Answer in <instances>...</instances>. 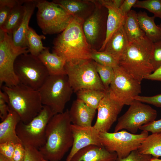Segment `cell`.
<instances>
[{
	"label": "cell",
	"instance_id": "obj_1",
	"mask_svg": "<svg viewBox=\"0 0 161 161\" xmlns=\"http://www.w3.org/2000/svg\"><path fill=\"white\" fill-rule=\"evenodd\" d=\"M69 110L55 114L48 122L46 143L38 150L48 161H60L72 147L73 138Z\"/></svg>",
	"mask_w": 161,
	"mask_h": 161
},
{
	"label": "cell",
	"instance_id": "obj_2",
	"mask_svg": "<svg viewBox=\"0 0 161 161\" xmlns=\"http://www.w3.org/2000/svg\"><path fill=\"white\" fill-rule=\"evenodd\" d=\"M84 21L83 19L73 16L68 26L54 42L53 52L62 57L66 62L91 59L92 48L83 31Z\"/></svg>",
	"mask_w": 161,
	"mask_h": 161
},
{
	"label": "cell",
	"instance_id": "obj_3",
	"mask_svg": "<svg viewBox=\"0 0 161 161\" xmlns=\"http://www.w3.org/2000/svg\"><path fill=\"white\" fill-rule=\"evenodd\" d=\"M154 43L146 36L129 42L119 59L118 65L140 82L154 71L151 62Z\"/></svg>",
	"mask_w": 161,
	"mask_h": 161
},
{
	"label": "cell",
	"instance_id": "obj_4",
	"mask_svg": "<svg viewBox=\"0 0 161 161\" xmlns=\"http://www.w3.org/2000/svg\"><path fill=\"white\" fill-rule=\"evenodd\" d=\"M1 88L8 96L10 109L16 112L24 123H29L43 108L38 90L20 83L11 86L3 85Z\"/></svg>",
	"mask_w": 161,
	"mask_h": 161
},
{
	"label": "cell",
	"instance_id": "obj_5",
	"mask_svg": "<svg viewBox=\"0 0 161 161\" xmlns=\"http://www.w3.org/2000/svg\"><path fill=\"white\" fill-rule=\"evenodd\" d=\"M38 91L43 105L55 114L64 112L73 92L66 75H49Z\"/></svg>",
	"mask_w": 161,
	"mask_h": 161
},
{
	"label": "cell",
	"instance_id": "obj_6",
	"mask_svg": "<svg viewBox=\"0 0 161 161\" xmlns=\"http://www.w3.org/2000/svg\"><path fill=\"white\" fill-rule=\"evenodd\" d=\"M65 69L74 92L83 89L106 91L96 71L95 62L92 60L66 62Z\"/></svg>",
	"mask_w": 161,
	"mask_h": 161
},
{
	"label": "cell",
	"instance_id": "obj_7",
	"mask_svg": "<svg viewBox=\"0 0 161 161\" xmlns=\"http://www.w3.org/2000/svg\"><path fill=\"white\" fill-rule=\"evenodd\" d=\"M37 24L44 35L63 31L68 26L72 16L61 6L53 1L36 0Z\"/></svg>",
	"mask_w": 161,
	"mask_h": 161
},
{
	"label": "cell",
	"instance_id": "obj_8",
	"mask_svg": "<svg viewBox=\"0 0 161 161\" xmlns=\"http://www.w3.org/2000/svg\"><path fill=\"white\" fill-rule=\"evenodd\" d=\"M28 47H18L14 44L12 34L0 29V87L19 83L14 69V64L20 55L28 53Z\"/></svg>",
	"mask_w": 161,
	"mask_h": 161
},
{
	"label": "cell",
	"instance_id": "obj_9",
	"mask_svg": "<svg viewBox=\"0 0 161 161\" xmlns=\"http://www.w3.org/2000/svg\"><path fill=\"white\" fill-rule=\"evenodd\" d=\"M14 69L19 83L38 90L49 75L38 57L28 53L21 54L16 58Z\"/></svg>",
	"mask_w": 161,
	"mask_h": 161
},
{
	"label": "cell",
	"instance_id": "obj_10",
	"mask_svg": "<svg viewBox=\"0 0 161 161\" xmlns=\"http://www.w3.org/2000/svg\"><path fill=\"white\" fill-rule=\"evenodd\" d=\"M55 114L50 108L43 106L40 113L29 123L21 121L18 123L16 132L24 146H30L38 149L44 145L47 125Z\"/></svg>",
	"mask_w": 161,
	"mask_h": 161
},
{
	"label": "cell",
	"instance_id": "obj_11",
	"mask_svg": "<svg viewBox=\"0 0 161 161\" xmlns=\"http://www.w3.org/2000/svg\"><path fill=\"white\" fill-rule=\"evenodd\" d=\"M148 135L146 131L136 134L123 130L113 133L100 132V139L103 147L110 152L116 153L118 158H122L137 150Z\"/></svg>",
	"mask_w": 161,
	"mask_h": 161
},
{
	"label": "cell",
	"instance_id": "obj_12",
	"mask_svg": "<svg viewBox=\"0 0 161 161\" xmlns=\"http://www.w3.org/2000/svg\"><path fill=\"white\" fill-rule=\"evenodd\" d=\"M157 116L156 110L134 100L128 110L118 118L114 132L126 129L135 134L141 126L155 120Z\"/></svg>",
	"mask_w": 161,
	"mask_h": 161
},
{
	"label": "cell",
	"instance_id": "obj_13",
	"mask_svg": "<svg viewBox=\"0 0 161 161\" xmlns=\"http://www.w3.org/2000/svg\"><path fill=\"white\" fill-rule=\"evenodd\" d=\"M114 75L108 89L110 94L124 105H130L141 92V82L119 65L113 68Z\"/></svg>",
	"mask_w": 161,
	"mask_h": 161
},
{
	"label": "cell",
	"instance_id": "obj_14",
	"mask_svg": "<svg viewBox=\"0 0 161 161\" xmlns=\"http://www.w3.org/2000/svg\"><path fill=\"white\" fill-rule=\"evenodd\" d=\"M124 105L106 90L97 109V114L93 126L100 132H108Z\"/></svg>",
	"mask_w": 161,
	"mask_h": 161
},
{
	"label": "cell",
	"instance_id": "obj_15",
	"mask_svg": "<svg viewBox=\"0 0 161 161\" xmlns=\"http://www.w3.org/2000/svg\"><path fill=\"white\" fill-rule=\"evenodd\" d=\"M93 1L96 7L92 13L84 21L83 26L85 35L91 47L98 40L101 33L106 36L108 15V11L105 7L98 1L97 4L95 1Z\"/></svg>",
	"mask_w": 161,
	"mask_h": 161
},
{
	"label": "cell",
	"instance_id": "obj_16",
	"mask_svg": "<svg viewBox=\"0 0 161 161\" xmlns=\"http://www.w3.org/2000/svg\"><path fill=\"white\" fill-rule=\"evenodd\" d=\"M71 129L73 142L66 161H70L77 152L87 146L91 145L102 146L100 140V132L93 126H81L72 124Z\"/></svg>",
	"mask_w": 161,
	"mask_h": 161
},
{
	"label": "cell",
	"instance_id": "obj_17",
	"mask_svg": "<svg viewBox=\"0 0 161 161\" xmlns=\"http://www.w3.org/2000/svg\"><path fill=\"white\" fill-rule=\"evenodd\" d=\"M98 1L108 11L106 37L99 50L102 51H104L107 41L112 34L123 25L125 16L122 14L119 8L114 4L112 0H101Z\"/></svg>",
	"mask_w": 161,
	"mask_h": 161
},
{
	"label": "cell",
	"instance_id": "obj_18",
	"mask_svg": "<svg viewBox=\"0 0 161 161\" xmlns=\"http://www.w3.org/2000/svg\"><path fill=\"white\" fill-rule=\"evenodd\" d=\"M96 110L77 99L73 102L69 110L71 123L79 126H92Z\"/></svg>",
	"mask_w": 161,
	"mask_h": 161
},
{
	"label": "cell",
	"instance_id": "obj_19",
	"mask_svg": "<svg viewBox=\"0 0 161 161\" xmlns=\"http://www.w3.org/2000/svg\"><path fill=\"white\" fill-rule=\"evenodd\" d=\"M117 153L102 146L91 145L77 152L70 161H116Z\"/></svg>",
	"mask_w": 161,
	"mask_h": 161
},
{
	"label": "cell",
	"instance_id": "obj_20",
	"mask_svg": "<svg viewBox=\"0 0 161 161\" xmlns=\"http://www.w3.org/2000/svg\"><path fill=\"white\" fill-rule=\"evenodd\" d=\"M36 4V0H25L23 4L25 7L23 18L17 29L12 34L13 43L17 47H28L26 35L29 27V21Z\"/></svg>",
	"mask_w": 161,
	"mask_h": 161
},
{
	"label": "cell",
	"instance_id": "obj_21",
	"mask_svg": "<svg viewBox=\"0 0 161 161\" xmlns=\"http://www.w3.org/2000/svg\"><path fill=\"white\" fill-rule=\"evenodd\" d=\"M20 121L18 115L10 109L7 116L0 123V143L8 142L22 143L16 132L17 126Z\"/></svg>",
	"mask_w": 161,
	"mask_h": 161
},
{
	"label": "cell",
	"instance_id": "obj_22",
	"mask_svg": "<svg viewBox=\"0 0 161 161\" xmlns=\"http://www.w3.org/2000/svg\"><path fill=\"white\" fill-rule=\"evenodd\" d=\"M129 43L122 25L112 34L107 41L104 51L112 55L119 61Z\"/></svg>",
	"mask_w": 161,
	"mask_h": 161
},
{
	"label": "cell",
	"instance_id": "obj_23",
	"mask_svg": "<svg viewBox=\"0 0 161 161\" xmlns=\"http://www.w3.org/2000/svg\"><path fill=\"white\" fill-rule=\"evenodd\" d=\"M38 57L45 66L49 75H66V60L55 53H51L48 47L42 51Z\"/></svg>",
	"mask_w": 161,
	"mask_h": 161
},
{
	"label": "cell",
	"instance_id": "obj_24",
	"mask_svg": "<svg viewBox=\"0 0 161 161\" xmlns=\"http://www.w3.org/2000/svg\"><path fill=\"white\" fill-rule=\"evenodd\" d=\"M137 16L140 27L145 36L153 43L161 40V29L155 22L156 17L141 11L137 13Z\"/></svg>",
	"mask_w": 161,
	"mask_h": 161
},
{
	"label": "cell",
	"instance_id": "obj_25",
	"mask_svg": "<svg viewBox=\"0 0 161 161\" xmlns=\"http://www.w3.org/2000/svg\"><path fill=\"white\" fill-rule=\"evenodd\" d=\"M123 26L129 42L138 41L146 37L140 27L137 13L134 10H131L125 16Z\"/></svg>",
	"mask_w": 161,
	"mask_h": 161
},
{
	"label": "cell",
	"instance_id": "obj_26",
	"mask_svg": "<svg viewBox=\"0 0 161 161\" xmlns=\"http://www.w3.org/2000/svg\"><path fill=\"white\" fill-rule=\"evenodd\" d=\"M53 1L61 6L72 16L84 20L83 14L88 10L92 3L88 1L56 0Z\"/></svg>",
	"mask_w": 161,
	"mask_h": 161
},
{
	"label": "cell",
	"instance_id": "obj_27",
	"mask_svg": "<svg viewBox=\"0 0 161 161\" xmlns=\"http://www.w3.org/2000/svg\"><path fill=\"white\" fill-rule=\"evenodd\" d=\"M137 150L141 154H149L157 158L161 157V133L148 135Z\"/></svg>",
	"mask_w": 161,
	"mask_h": 161
},
{
	"label": "cell",
	"instance_id": "obj_28",
	"mask_svg": "<svg viewBox=\"0 0 161 161\" xmlns=\"http://www.w3.org/2000/svg\"><path fill=\"white\" fill-rule=\"evenodd\" d=\"M23 3L15 6L10 13L5 23L0 29L9 34H12L20 25L25 12Z\"/></svg>",
	"mask_w": 161,
	"mask_h": 161
},
{
	"label": "cell",
	"instance_id": "obj_29",
	"mask_svg": "<svg viewBox=\"0 0 161 161\" xmlns=\"http://www.w3.org/2000/svg\"><path fill=\"white\" fill-rule=\"evenodd\" d=\"M106 91L83 89L78 91L76 93L77 99L96 110L104 96Z\"/></svg>",
	"mask_w": 161,
	"mask_h": 161
},
{
	"label": "cell",
	"instance_id": "obj_30",
	"mask_svg": "<svg viewBox=\"0 0 161 161\" xmlns=\"http://www.w3.org/2000/svg\"><path fill=\"white\" fill-rule=\"evenodd\" d=\"M45 36L43 35H39L35 30L29 27L27 34L26 39L30 53L38 57L41 52L47 47L43 46L42 39H45Z\"/></svg>",
	"mask_w": 161,
	"mask_h": 161
},
{
	"label": "cell",
	"instance_id": "obj_31",
	"mask_svg": "<svg viewBox=\"0 0 161 161\" xmlns=\"http://www.w3.org/2000/svg\"><path fill=\"white\" fill-rule=\"evenodd\" d=\"M90 58L97 63L113 68L118 65V61L105 51H97L92 48Z\"/></svg>",
	"mask_w": 161,
	"mask_h": 161
},
{
	"label": "cell",
	"instance_id": "obj_32",
	"mask_svg": "<svg viewBox=\"0 0 161 161\" xmlns=\"http://www.w3.org/2000/svg\"><path fill=\"white\" fill-rule=\"evenodd\" d=\"M95 62L96 71L106 91L109 89L113 79L114 75V68Z\"/></svg>",
	"mask_w": 161,
	"mask_h": 161
},
{
	"label": "cell",
	"instance_id": "obj_33",
	"mask_svg": "<svg viewBox=\"0 0 161 161\" xmlns=\"http://www.w3.org/2000/svg\"><path fill=\"white\" fill-rule=\"evenodd\" d=\"M25 0H0V28H1L14 7L20 3H24Z\"/></svg>",
	"mask_w": 161,
	"mask_h": 161
},
{
	"label": "cell",
	"instance_id": "obj_34",
	"mask_svg": "<svg viewBox=\"0 0 161 161\" xmlns=\"http://www.w3.org/2000/svg\"><path fill=\"white\" fill-rule=\"evenodd\" d=\"M133 7L145 9L161 19V0H138Z\"/></svg>",
	"mask_w": 161,
	"mask_h": 161
},
{
	"label": "cell",
	"instance_id": "obj_35",
	"mask_svg": "<svg viewBox=\"0 0 161 161\" xmlns=\"http://www.w3.org/2000/svg\"><path fill=\"white\" fill-rule=\"evenodd\" d=\"M151 62L154 71L161 66V40L153 43Z\"/></svg>",
	"mask_w": 161,
	"mask_h": 161
},
{
	"label": "cell",
	"instance_id": "obj_36",
	"mask_svg": "<svg viewBox=\"0 0 161 161\" xmlns=\"http://www.w3.org/2000/svg\"><path fill=\"white\" fill-rule=\"evenodd\" d=\"M152 157L150 155L141 154L136 150L131 151L126 157L117 158L116 161H150Z\"/></svg>",
	"mask_w": 161,
	"mask_h": 161
},
{
	"label": "cell",
	"instance_id": "obj_37",
	"mask_svg": "<svg viewBox=\"0 0 161 161\" xmlns=\"http://www.w3.org/2000/svg\"><path fill=\"white\" fill-rule=\"evenodd\" d=\"M24 147L26 152L24 161H41L43 157L38 149L30 146Z\"/></svg>",
	"mask_w": 161,
	"mask_h": 161
},
{
	"label": "cell",
	"instance_id": "obj_38",
	"mask_svg": "<svg viewBox=\"0 0 161 161\" xmlns=\"http://www.w3.org/2000/svg\"><path fill=\"white\" fill-rule=\"evenodd\" d=\"M8 98L7 95L0 90V117L1 121L7 116L10 110L8 104Z\"/></svg>",
	"mask_w": 161,
	"mask_h": 161
},
{
	"label": "cell",
	"instance_id": "obj_39",
	"mask_svg": "<svg viewBox=\"0 0 161 161\" xmlns=\"http://www.w3.org/2000/svg\"><path fill=\"white\" fill-rule=\"evenodd\" d=\"M16 144L11 142L0 143V154L12 160Z\"/></svg>",
	"mask_w": 161,
	"mask_h": 161
},
{
	"label": "cell",
	"instance_id": "obj_40",
	"mask_svg": "<svg viewBox=\"0 0 161 161\" xmlns=\"http://www.w3.org/2000/svg\"><path fill=\"white\" fill-rule=\"evenodd\" d=\"M134 100L143 103L153 105L157 107H161V94L152 96L138 95L135 97Z\"/></svg>",
	"mask_w": 161,
	"mask_h": 161
},
{
	"label": "cell",
	"instance_id": "obj_41",
	"mask_svg": "<svg viewBox=\"0 0 161 161\" xmlns=\"http://www.w3.org/2000/svg\"><path fill=\"white\" fill-rule=\"evenodd\" d=\"M142 131L150 132L152 134L161 133V119L154 120L147 124L143 125L139 129Z\"/></svg>",
	"mask_w": 161,
	"mask_h": 161
},
{
	"label": "cell",
	"instance_id": "obj_42",
	"mask_svg": "<svg viewBox=\"0 0 161 161\" xmlns=\"http://www.w3.org/2000/svg\"><path fill=\"white\" fill-rule=\"evenodd\" d=\"M25 152V148L22 143L16 144L12 160L13 161H24Z\"/></svg>",
	"mask_w": 161,
	"mask_h": 161
},
{
	"label": "cell",
	"instance_id": "obj_43",
	"mask_svg": "<svg viewBox=\"0 0 161 161\" xmlns=\"http://www.w3.org/2000/svg\"><path fill=\"white\" fill-rule=\"evenodd\" d=\"M137 0H124V1L119 8L121 13L125 16L131 10L137 1Z\"/></svg>",
	"mask_w": 161,
	"mask_h": 161
},
{
	"label": "cell",
	"instance_id": "obj_44",
	"mask_svg": "<svg viewBox=\"0 0 161 161\" xmlns=\"http://www.w3.org/2000/svg\"><path fill=\"white\" fill-rule=\"evenodd\" d=\"M144 79L161 81V66L145 76Z\"/></svg>",
	"mask_w": 161,
	"mask_h": 161
},
{
	"label": "cell",
	"instance_id": "obj_45",
	"mask_svg": "<svg viewBox=\"0 0 161 161\" xmlns=\"http://www.w3.org/2000/svg\"><path fill=\"white\" fill-rule=\"evenodd\" d=\"M112 1L114 4L119 8L123 3L124 0H112Z\"/></svg>",
	"mask_w": 161,
	"mask_h": 161
},
{
	"label": "cell",
	"instance_id": "obj_46",
	"mask_svg": "<svg viewBox=\"0 0 161 161\" xmlns=\"http://www.w3.org/2000/svg\"><path fill=\"white\" fill-rule=\"evenodd\" d=\"M0 161H13L0 154Z\"/></svg>",
	"mask_w": 161,
	"mask_h": 161
},
{
	"label": "cell",
	"instance_id": "obj_47",
	"mask_svg": "<svg viewBox=\"0 0 161 161\" xmlns=\"http://www.w3.org/2000/svg\"><path fill=\"white\" fill-rule=\"evenodd\" d=\"M150 161H161V159H158V158L152 157Z\"/></svg>",
	"mask_w": 161,
	"mask_h": 161
},
{
	"label": "cell",
	"instance_id": "obj_48",
	"mask_svg": "<svg viewBox=\"0 0 161 161\" xmlns=\"http://www.w3.org/2000/svg\"><path fill=\"white\" fill-rule=\"evenodd\" d=\"M41 161H48L45 159H44L43 158H42Z\"/></svg>",
	"mask_w": 161,
	"mask_h": 161
},
{
	"label": "cell",
	"instance_id": "obj_49",
	"mask_svg": "<svg viewBox=\"0 0 161 161\" xmlns=\"http://www.w3.org/2000/svg\"><path fill=\"white\" fill-rule=\"evenodd\" d=\"M158 25L161 29V21L160 24L159 25Z\"/></svg>",
	"mask_w": 161,
	"mask_h": 161
}]
</instances>
